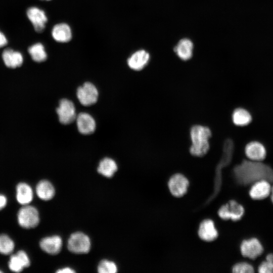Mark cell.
I'll return each mask as SVG.
<instances>
[{
    "label": "cell",
    "mask_w": 273,
    "mask_h": 273,
    "mask_svg": "<svg viewBox=\"0 0 273 273\" xmlns=\"http://www.w3.org/2000/svg\"><path fill=\"white\" fill-rule=\"evenodd\" d=\"M189 182L187 178L180 173L173 175L168 182V187L171 194L176 197L184 196L187 192Z\"/></svg>",
    "instance_id": "cell-9"
},
{
    "label": "cell",
    "mask_w": 273,
    "mask_h": 273,
    "mask_svg": "<svg viewBox=\"0 0 273 273\" xmlns=\"http://www.w3.org/2000/svg\"><path fill=\"white\" fill-rule=\"evenodd\" d=\"M47 1H49V0H47Z\"/></svg>",
    "instance_id": "cell-36"
},
{
    "label": "cell",
    "mask_w": 273,
    "mask_h": 273,
    "mask_svg": "<svg viewBox=\"0 0 273 273\" xmlns=\"http://www.w3.org/2000/svg\"><path fill=\"white\" fill-rule=\"evenodd\" d=\"M266 180H258L253 184L249 190L250 197L254 200H262L270 195L271 186Z\"/></svg>",
    "instance_id": "cell-12"
},
{
    "label": "cell",
    "mask_w": 273,
    "mask_h": 273,
    "mask_svg": "<svg viewBox=\"0 0 273 273\" xmlns=\"http://www.w3.org/2000/svg\"><path fill=\"white\" fill-rule=\"evenodd\" d=\"M17 222L23 229H31L36 227L40 221L37 209L30 204L22 205L17 214Z\"/></svg>",
    "instance_id": "cell-3"
},
{
    "label": "cell",
    "mask_w": 273,
    "mask_h": 273,
    "mask_svg": "<svg viewBox=\"0 0 273 273\" xmlns=\"http://www.w3.org/2000/svg\"><path fill=\"white\" fill-rule=\"evenodd\" d=\"M245 153L249 160L262 161L266 157V150L261 143L252 141L246 145Z\"/></svg>",
    "instance_id": "cell-11"
},
{
    "label": "cell",
    "mask_w": 273,
    "mask_h": 273,
    "mask_svg": "<svg viewBox=\"0 0 273 273\" xmlns=\"http://www.w3.org/2000/svg\"><path fill=\"white\" fill-rule=\"evenodd\" d=\"M35 193L40 199L43 201H49L54 197L55 190L50 181L43 179L37 184L35 187Z\"/></svg>",
    "instance_id": "cell-20"
},
{
    "label": "cell",
    "mask_w": 273,
    "mask_h": 273,
    "mask_svg": "<svg viewBox=\"0 0 273 273\" xmlns=\"http://www.w3.org/2000/svg\"><path fill=\"white\" fill-rule=\"evenodd\" d=\"M258 271L260 273H272L273 272V264L265 260L260 264Z\"/></svg>",
    "instance_id": "cell-29"
},
{
    "label": "cell",
    "mask_w": 273,
    "mask_h": 273,
    "mask_svg": "<svg viewBox=\"0 0 273 273\" xmlns=\"http://www.w3.org/2000/svg\"><path fill=\"white\" fill-rule=\"evenodd\" d=\"M34 192L32 187L25 182L19 183L16 187V199L22 205L30 204L33 201Z\"/></svg>",
    "instance_id": "cell-15"
},
{
    "label": "cell",
    "mask_w": 273,
    "mask_h": 273,
    "mask_svg": "<svg viewBox=\"0 0 273 273\" xmlns=\"http://www.w3.org/2000/svg\"><path fill=\"white\" fill-rule=\"evenodd\" d=\"M232 121L234 124L239 126H244L252 121V116L248 111L242 108H238L232 113Z\"/></svg>",
    "instance_id": "cell-23"
},
{
    "label": "cell",
    "mask_w": 273,
    "mask_h": 273,
    "mask_svg": "<svg viewBox=\"0 0 273 273\" xmlns=\"http://www.w3.org/2000/svg\"><path fill=\"white\" fill-rule=\"evenodd\" d=\"M265 260L268 261L269 262L273 264V254L272 253L268 254L266 256Z\"/></svg>",
    "instance_id": "cell-33"
},
{
    "label": "cell",
    "mask_w": 273,
    "mask_h": 273,
    "mask_svg": "<svg viewBox=\"0 0 273 273\" xmlns=\"http://www.w3.org/2000/svg\"><path fill=\"white\" fill-rule=\"evenodd\" d=\"M240 251L244 257L255 259L262 253L263 247L258 239L252 238L242 242Z\"/></svg>",
    "instance_id": "cell-8"
},
{
    "label": "cell",
    "mask_w": 273,
    "mask_h": 273,
    "mask_svg": "<svg viewBox=\"0 0 273 273\" xmlns=\"http://www.w3.org/2000/svg\"><path fill=\"white\" fill-rule=\"evenodd\" d=\"M8 199L7 197L2 194H0V210L3 209L7 206Z\"/></svg>",
    "instance_id": "cell-30"
},
{
    "label": "cell",
    "mask_w": 273,
    "mask_h": 273,
    "mask_svg": "<svg viewBox=\"0 0 273 273\" xmlns=\"http://www.w3.org/2000/svg\"><path fill=\"white\" fill-rule=\"evenodd\" d=\"M198 235L201 240L205 241L214 240L218 236V232L214 222L211 219L203 220L199 225Z\"/></svg>",
    "instance_id": "cell-18"
},
{
    "label": "cell",
    "mask_w": 273,
    "mask_h": 273,
    "mask_svg": "<svg viewBox=\"0 0 273 273\" xmlns=\"http://www.w3.org/2000/svg\"><path fill=\"white\" fill-rule=\"evenodd\" d=\"M77 96L79 101L82 105L88 106L97 102L98 98V91L93 83L87 82L78 88Z\"/></svg>",
    "instance_id": "cell-6"
},
{
    "label": "cell",
    "mask_w": 273,
    "mask_h": 273,
    "mask_svg": "<svg viewBox=\"0 0 273 273\" xmlns=\"http://www.w3.org/2000/svg\"><path fill=\"white\" fill-rule=\"evenodd\" d=\"M39 247L42 250L51 255L59 253L62 248V240L59 236L44 237L39 242Z\"/></svg>",
    "instance_id": "cell-13"
},
{
    "label": "cell",
    "mask_w": 273,
    "mask_h": 273,
    "mask_svg": "<svg viewBox=\"0 0 273 273\" xmlns=\"http://www.w3.org/2000/svg\"><path fill=\"white\" fill-rule=\"evenodd\" d=\"M211 136V131L208 127L198 124L193 125L190 129L191 154L197 157L204 156L210 148L209 139Z\"/></svg>",
    "instance_id": "cell-2"
},
{
    "label": "cell",
    "mask_w": 273,
    "mask_h": 273,
    "mask_svg": "<svg viewBox=\"0 0 273 273\" xmlns=\"http://www.w3.org/2000/svg\"><path fill=\"white\" fill-rule=\"evenodd\" d=\"M150 54L145 50H141L134 53L128 59V66L132 70H142L150 60Z\"/></svg>",
    "instance_id": "cell-17"
},
{
    "label": "cell",
    "mask_w": 273,
    "mask_h": 273,
    "mask_svg": "<svg viewBox=\"0 0 273 273\" xmlns=\"http://www.w3.org/2000/svg\"><path fill=\"white\" fill-rule=\"evenodd\" d=\"M57 113L60 122L63 124L71 123L77 116L74 104L66 99H63L60 101Z\"/></svg>",
    "instance_id": "cell-7"
},
{
    "label": "cell",
    "mask_w": 273,
    "mask_h": 273,
    "mask_svg": "<svg viewBox=\"0 0 273 273\" xmlns=\"http://www.w3.org/2000/svg\"><path fill=\"white\" fill-rule=\"evenodd\" d=\"M57 273H73L75 271L69 267H65L56 271Z\"/></svg>",
    "instance_id": "cell-32"
},
{
    "label": "cell",
    "mask_w": 273,
    "mask_h": 273,
    "mask_svg": "<svg viewBox=\"0 0 273 273\" xmlns=\"http://www.w3.org/2000/svg\"><path fill=\"white\" fill-rule=\"evenodd\" d=\"M3 272V271H2L1 269H0V273H2Z\"/></svg>",
    "instance_id": "cell-35"
},
{
    "label": "cell",
    "mask_w": 273,
    "mask_h": 273,
    "mask_svg": "<svg viewBox=\"0 0 273 273\" xmlns=\"http://www.w3.org/2000/svg\"><path fill=\"white\" fill-rule=\"evenodd\" d=\"M194 44L192 41L187 38L180 39L174 48L177 57L183 61L190 60L192 56Z\"/></svg>",
    "instance_id": "cell-19"
},
{
    "label": "cell",
    "mask_w": 273,
    "mask_h": 273,
    "mask_svg": "<svg viewBox=\"0 0 273 273\" xmlns=\"http://www.w3.org/2000/svg\"><path fill=\"white\" fill-rule=\"evenodd\" d=\"M234 171L237 179L242 185L252 184L260 180L273 183V168L262 161L244 160Z\"/></svg>",
    "instance_id": "cell-1"
},
{
    "label": "cell",
    "mask_w": 273,
    "mask_h": 273,
    "mask_svg": "<svg viewBox=\"0 0 273 273\" xmlns=\"http://www.w3.org/2000/svg\"><path fill=\"white\" fill-rule=\"evenodd\" d=\"M98 270L100 273H115L117 271V268L113 261L104 260L99 263Z\"/></svg>",
    "instance_id": "cell-27"
},
{
    "label": "cell",
    "mask_w": 273,
    "mask_h": 273,
    "mask_svg": "<svg viewBox=\"0 0 273 273\" xmlns=\"http://www.w3.org/2000/svg\"><path fill=\"white\" fill-rule=\"evenodd\" d=\"M31 261L28 254L24 250H20L10 255L8 261L9 269L14 272H20L30 265Z\"/></svg>",
    "instance_id": "cell-10"
},
{
    "label": "cell",
    "mask_w": 273,
    "mask_h": 273,
    "mask_svg": "<svg viewBox=\"0 0 273 273\" xmlns=\"http://www.w3.org/2000/svg\"><path fill=\"white\" fill-rule=\"evenodd\" d=\"M232 271L234 273H253L254 271L253 266L247 262H239L234 265Z\"/></svg>",
    "instance_id": "cell-28"
},
{
    "label": "cell",
    "mask_w": 273,
    "mask_h": 273,
    "mask_svg": "<svg viewBox=\"0 0 273 273\" xmlns=\"http://www.w3.org/2000/svg\"><path fill=\"white\" fill-rule=\"evenodd\" d=\"M244 209L243 206L235 200L230 201L222 205L218 210L219 216L224 220H239L243 216Z\"/></svg>",
    "instance_id": "cell-5"
},
{
    "label": "cell",
    "mask_w": 273,
    "mask_h": 273,
    "mask_svg": "<svg viewBox=\"0 0 273 273\" xmlns=\"http://www.w3.org/2000/svg\"><path fill=\"white\" fill-rule=\"evenodd\" d=\"M78 131L83 134L93 133L96 129V122L93 117L88 113L81 112L76 118Z\"/></svg>",
    "instance_id": "cell-16"
},
{
    "label": "cell",
    "mask_w": 273,
    "mask_h": 273,
    "mask_svg": "<svg viewBox=\"0 0 273 273\" xmlns=\"http://www.w3.org/2000/svg\"><path fill=\"white\" fill-rule=\"evenodd\" d=\"M117 170V166L116 162L109 158L102 159L98 168L99 173L107 177H112Z\"/></svg>",
    "instance_id": "cell-24"
},
{
    "label": "cell",
    "mask_w": 273,
    "mask_h": 273,
    "mask_svg": "<svg viewBox=\"0 0 273 273\" xmlns=\"http://www.w3.org/2000/svg\"><path fill=\"white\" fill-rule=\"evenodd\" d=\"M15 244L14 240L7 234H0V254L11 255L14 250Z\"/></svg>",
    "instance_id": "cell-25"
},
{
    "label": "cell",
    "mask_w": 273,
    "mask_h": 273,
    "mask_svg": "<svg viewBox=\"0 0 273 273\" xmlns=\"http://www.w3.org/2000/svg\"><path fill=\"white\" fill-rule=\"evenodd\" d=\"M270 195V199H271V202L273 203V186L271 187V188Z\"/></svg>",
    "instance_id": "cell-34"
},
{
    "label": "cell",
    "mask_w": 273,
    "mask_h": 273,
    "mask_svg": "<svg viewBox=\"0 0 273 273\" xmlns=\"http://www.w3.org/2000/svg\"><path fill=\"white\" fill-rule=\"evenodd\" d=\"M2 58L6 66L11 68L20 67L23 61L22 55L20 53L9 49L3 52Z\"/></svg>",
    "instance_id": "cell-22"
},
{
    "label": "cell",
    "mask_w": 273,
    "mask_h": 273,
    "mask_svg": "<svg viewBox=\"0 0 273 273\" xmlns=\"http://www.w3.org/2000/svg\"><path fill=\"white\" fill-rule=\"evenodd\" d=\"M27 15L35 30L37 32L43 31L48 20L44 12L36 7H31L28 9Z\"/></svg>",
    "instance_id": "cell-14"
},
{
    "label": "cell",
    "mask_w": 273,
    "mask_h": 273,
    "mask_svg": "<svg viewBox=\"0 0 273 273\" xmlns=\"http://www.w3.org/2000/svg\"><path fill=\"white\" fill-rule=\"evenodd\" d=\"M68 250L74 253H87L90 248V241L87 236L81 232L72 234L67 244Z\"/></svg>",
    "instance_id": "cell-4"
},
{
    "label": "cell",
    "mask_w": 273,
    "mask_h": 273,
    "mask_svg": "<svg viewBox=\"0 0 273 273\" xmlns=\"http://www.w3.org/2000/svg\"><path fill=\"white\" fill-rule=\"evenodd\" d=\"M28 52L35 62H41L47 59V55L41 43H37L32 45L28 49Z\"/></svg>",
    "instance_id": "cell-26"
},
{
    "label": "cell",
    "mask_w": 273,
    "mask_h": 273,
    "mask_svg": "<svg viewBox=\"0 0 273 273\" xmlns=\"http://www.w3.org/2000/svg\"><path fill=\"white\" fill-rule=\"evenodd\" d=\"M7 42L6 36L0 31V48L6 45Z\"/></svg>",
    "instance_id": "cell-31"
},
{
    "label": "cell",
    "mask_w": 273,
    "mask_h": 273,
    "mask_svg": "<svg viewBox=\"0 0 273 273\" xmlns=\"http://www.w3.org/2000/svg\"><path fill=\"white\" fill-rule=\"evenodd\" d=\"M52 34L54 39L60 42H68L72 37L71 29L65 23H60L54 26Z\"/></svg>",
    "instance_id": "cell-21"
}]
</instances>
